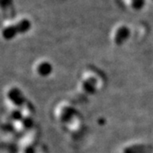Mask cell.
I'll return each instance as SVG.
<instances>
[{
    "instance_id": "obj_1",
    "label": "cell",
    "mask_w": 153,
    "mask_h": 153,
    "mask_svg": "<svg viewBox=\"0 0 153 153\" xmlns=\"http://www.w3.org/2000/svg\"><path fill=\"white\" fill-rule=\"evenodd\" d=\"M32 27V23L28 19H22L19 22L6 27L3 30V37L5 39H11L19 33H25Z\"/></svg>"
},
{
    "instance_id": "obj_2",
    "label": "cell",
    "mask_w": 153,
    "mask_h": 153,
    "mask_svg": "<svg viewBox=\"0 0 153 153\" xmlns=\"http://www.w3.org/2000/svg\"><path fill=\"white\" fill-rule=\"evenodd\" d=\"M130 35V30L126 26H122L117 30L115 33L114 42L117 45L123 44Z\"/></svg>"
},
{
    "instance_id": "obj_3",
    "label": "cell",
    "mask_w": 153,
    "mask_h": 153,
    "mask_svg": "<svg viewBox=\"0 0 153 153\" xmlns=\"http://www.w3.org/2000/svg\"><path fill=\"white\" fill-rule=\"evenodd\" d=\"M130 4H131L132 8L134 10H140L144 8V6L146 4V0H130Z\"/></svg>"
},
{
    "instance_id": "obj_4",
    "label": "cell",
    "mask_w": 153,
    "mask_h": 153,
    "mask_svg": "<svg viewBox=\"0 0 153 153\" xmlns=\"http://www.w3.org/2000/svg\"><path fill=\"white\" fill-rule=\"evenodd\" d=\"M152 1H153V0H152Z\"/></svg>"
}]
</instances>
